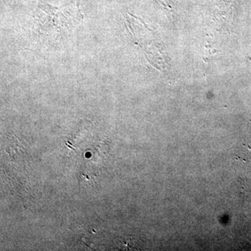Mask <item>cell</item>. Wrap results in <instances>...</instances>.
Returning a JSON list of instances; mask_svg holds the SVG:
<instances>
[]
</instances>
